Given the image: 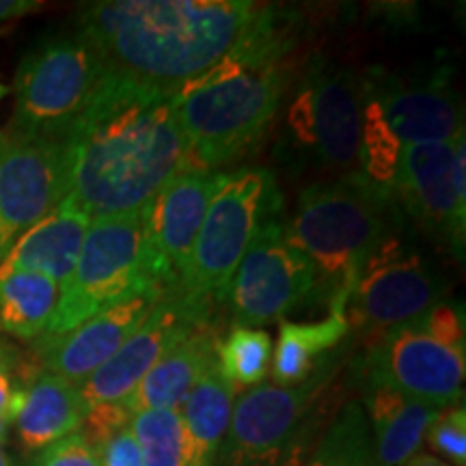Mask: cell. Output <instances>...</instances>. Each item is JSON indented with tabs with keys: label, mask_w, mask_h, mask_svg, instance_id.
<instances>
[{
	"label": "cell",
	"mask_w": 466,
	"mask_h": 466,
	"mask_svg": "<svg viewBox=\"0 0 466 466\" xmlns=\"http://www.w3.org/2000/svg\"><path fill=\"white\" fill-rule=\"evenodd\" d=\"M5 96H7V86H5V85H0V100H3Z\"/></svg>",
	"instance_id": "cell-37"
},
{
	"label": "cell",
	"mask_w": 466,
	"mask_h": 466,
	"mask_svg": "<svg viewBox=\"0 0 466 466\" xmlns=\"http://www.w3.org/2000/svg\"><path fill=\"white\" fill-rule=\"evenodd\" d=\"M313 264L291 247L277 217L259 227L258 236L233 275L225 300L236 326L258 329L279 322L316 299Z\"/></svg>",
	"instance_id": "cell-11"
},
{
	"label": "cell",
	"mask_w": 466,
	"mask_h": 466,
	"mask_svg": "<svg viewBox=\"0 0 466 466\" xmlns=\"http://www.w3.org/2000/svg\"><path fill=\"white\" fill-rule=\"evenodd\" d=\"M248 0H104L74 31L116 78L175 93L227 55L259 14Z\"/></svg>",
	"instance_id": "cell-2"
},
{
	"label": "cell",
	"mask_w": 466,
	"mask_h": 466,
	"mask_svg": "<svg viewBox=\"0 0 466 466\" xmlns=\"http://www.w3.org/2000/svg\"><path fill=\"white\" fill-rule=\"evenodd\" d=\"M305 466H380L360 401L343 404Z\"/></svg>",
	"instance_id": "cell-26"
},
{
	"label": "cell",
	"mask_w": 466,
	"mask_h": 466,
	"mask_svg": "<svg viewBox=\"0 0 466 466\" xmlns=\"http://www.w3.org/2000/svg\"><path fill=\"white\" fill-rule=\"evenodd\" d=\"M67 199L93 220L138 212L188 168V147L173 115V93L106 72L66 137Z\"/></svg>",
	"instance_id": "cell-1"
},
{
	"label": "cell",
	"mask_w": 466,
	"mask_h": 466,
	"mask_svg": "<svg viewBox=\"0 0 466 466\" xmlns=\"http://www.w3.org/2000/svg\"><path fill=\"white\" fill-rule=\"evenodd\" d=\"M346 313L330 311L319 322H281L277 348H272L270 374L279 387L305 382L318 370V360L350 333Z\"/></svg>",
	"instance_id": "cell-23"
},
{
	"label": "cell",
	"mask_w": 466,
	"mask_h": 466,
	"mask_svg": "<svg viewBox=\"0 0 466 466\" xmlns=\"http://www.w3.org/2000/svg\"><path fill=\"white\" fill-rule=\"evenodd\" d=\"M360 86L378 102L401 147L451 143L464 137L462 104L442 74L415 85L371 74L360 80Z\"/></svg>",
	"instance_id": "cell-17"
},
{
	"label": "cell",
	"mask_w": 466,
	"mask_h": 466,
	"mask_svg": "<svg viewBox=\"0 0 466 466\" xmlns=\"http://www.w3.org/2000/svg\"><path fill=\"white\" fill-rule=\"evenodd\" d=\"M67 195L66 138L0 132V259Z\"/></svg>",
	"instance_id": "cell-12"
},
{
	"label": "cell",
	"mask_w": 466,
	"mask_h": 466,
	"mask_svg": "<svg viewBox=\"0 0 466 466\" xmlns=\"http://www.w3.org/2000/svg\"><path fill=\"white\" fill-rule=\"evenodd\" d=\"M212 305L214 302L186 294L182 288H168L115 357L78 384L86 406L124 404L168 350L192 330L212 322Z\"/></svg>",
	"instance_id": "cell-15"
},
{
	"label": "cell",
	"mask_w": 466,
	"mask_h": 466,
	"mask_svg": "<svg viewBox=\"0 0 466 466\" xmlns=\"http://www.w3.org/2000/svg\"><path fill=\"white\" fill-rule=\"evenodd\" d=\"M165 288L130 296L78 324L63 335H42L35 339L33 354L39 367L74 384H83L91 374L115 357V352L145 322L151 309L165 296Z\"/></svg>",
	"instance_id": "cell-16"
},
{
	"label": "cell",
	"mask_w": 466,
	"mask_h": 466,
	"mask_svg": "<svg viewBox=\"0 0 466 466\" xmlns=\"http://www.w3.org/2000/svg\"><path fill=\"white\" fill-rule=\"evenodd\" d=\"M391 203L434 242L464 253L466 238V147L451 143L406 145L391 186Z\"/></svg>",
	"instance_id": "cell-10"
},
{
	"label": "cell",
	"mask_w": 466,
	"mask_h": 466,
	"mask_svg": "<svg viewBox=\"0 0 466 466\" xmlns=\"http://www.w3.org/2000/svg\"><path fill=\"white\" fill-rule=\"evenodd\" d=\"M218 341L217 330L209 322L168 350L124 401L130 415L143 410H179L190 389L217 363Z\"/></svg>",
	"instance_id": "cell-20"
},
{
	"label": "cell",
	"mask_w": 466,
	"mask_h": 466,
	"mask_svg": "<svg viewBox=\"0 0 466 466\" xmlns=\"http://www.w3.org/2000/svg\"><path fill=\"white\" fill-rule=\"evenodd\" d=\"M217 365L233 387H250L264 380L272 365V339L266 330L233 326L218 341Z\"/></svg>",
	"instance_id": "cell-28"
},
{
	"label": "cell",
	"mask_w": 466,
	"mask_h": 466,
	"mask_svg": "<svg viewBox=\"0 0 466 466\" xmlns=\"http://www.w3.org/2000/svg\"><path fill=\"white\" fill-rule=\"evenodd\" d=\"M398 220L360 268L346 307L350 326H371L387 333L417 322L441 305L445 283L439 270L410 244Z\"/></svg>",
	"instance_id": "cell-9"
},
{
	"label": "cell",
	"mask_w": 466,
	"mask_h": 466,
	"mask_svg": "<svg viewBox=\"0 0 466 466\" xmlns=\"http://www.w3.org/2000/svg\"><path fill=\"white\" fill-rule=\"evenodd\" d=\"M294 42L291 26L261 5L227 55L173 93L188 168L218 171L258 147L289 89Z\"/></svg>",
	"instance_id": "cell-3"
},
{
	"label": "cell",
	"mask_w": 466,
	"mask_h": 466,
	"mask_svg": "<svg viewBox=\"0 0 466 466\" xmlns=\"http://www.w3.org/2000/svg\"><path fill=\"white\" fill-rule=\"evenodd\" d=\"M233 400H236V387L220 374L218 365L214 363L179 406V415L192 442L212 464L229 430Z\"/></svg>",
	"instance_id": "cell-24"
},
{
	"label": "cell",
	"mask_w": 466,
	"mask_h": 466,
	"mask_svg": "<svg viewBox=\"0 0 466 466\" xmlns=\"http://www.w3.org/2000/svg\"><path fill=\"white\" fill-rule=\"evenodd\" d=\"M89 227L91 218L66 197L48 217L17 238L0 259V279L33 272L52 279L63 289L72 277Z\"/></svg>",
	"instance_id": "cell-19"
},
{
	"label": "cell",
	"mask_w": 466,
	"mask_h": 466,
	"mask_svg": "<svg viewBox=\"0 0 466 466\" xmlns=\"http://www.w3.org/2000/svg\"><path fill=\"white\" fill-rule=\"evenodd\" d=\"M86 412L89 406L78 384L48 371H39L22 389L20 408L14 421L22 445L31 451H39L50 442L78 432Z\"/></svg>",
	"instance_id": "cell-22"
},
{
	"label": "cell",
	"mask_w": 466,
	"mask_h": 466,
	"mask_svg": "<svg viewBox=\"0 0 466 466\" xmlns=\"http://www.w3.org/2000/svg\"><path fill=\"white\" fill-rule=\"evenodd\" d=\"M143 466H212L186 430L179 410H143L132 417Z\"/></svg>",
	"instance_id": "cell-25"
},
{
	"label": "cell",
	"mask_w": 466,
	"mask_h": 466,
	"mask_svg": "<svg viewBox=\"0 0 466 466\" xmlns=\"http://www.w3.org/2000/svg\"><path fill=\"white\" fill-rule=\"evenodd\" d=\"M363 91V86H360ZM401 143L391 126L384 119L376 100L363 91L360 106V145H359V171L374 188L391 195V186L398 173Z\"/></svg>",
	"instance_id": "cell-27"
},
{
	"label": "cell",
	"mask_w": 466,
	"mask_h": 466,
	"mask_svg": "<svg viewBox=\"0 0 466 466\" xmlns=\"http://www.w3.org/2000/svg\"><path fill=\"white\" fill-rule=\"evenodd\" d=\"M0 466H11V460L7 456V451H5L3 442H0Z\"/></svg>",
	"instance_id": "cell-35"
},
{
	"label": "cell",
	"mask_w": 466,
	"mask_h": 466,
	"mask_svg": "<svg viewBox=\"0 0 466 466\" xmlns=\"http://www.w3.org/2000/svg\"><path fill=\"white\" fill-rule=\"evenodd\" d=\"M333 376L324 365L294 387L264 384L233 404L229 430L220 445V466H275L299 439L318 395Z\"/></svg>",
	"instance_id": "cell-13"
},
{
	"label": "cell",
	"mask_w": 466,
	"mask_h": 466,
	"mask_svg": "<svg viewBox=\"0 0 466 466\" xmlns=\"http://www.w3.org/2000/svg\"><path fill=\"white\" fill-rule=\"evenodd\" d=\"M97 451H100L102 466H143L141 450L130 425L104 441Z\"/></svg>",
	"instance_id": "cell-32"
},
{
	"label": "cell",
	"mask_w": 466,
	"mask_h": 466,
	"mask_svg": "<svg viewBox=\"0 0 466 466\" xmlns=\"http://www.w3.org/2000/svg\"><path fill=\"white\" fill-rule=\"evenodd\" d=\"M220 177L223 171L184 168L145 206L151 244L177 288L188 277L197 236Z\"/></svg>",
	"instance_id": "cell-18"
},
{
	"label": "cell",
	"mask_w": 466,
	"mask_h": 466,
	"mask_svg": "<svg viewBox=\"0 0 466 466\" xmlns=\"http://www.w3.org/2000/svg\"><path fill=\"white\" fill-rule=\"evenodd\" d=\"M360 406L380 466H404L421 450L428 428L445 410L370 382H365Z\"/></svg>",
	"instance_id": "cell-21"
},
{
	"label": "cell",
	"mask_w": 466,
	"mask_h": 466,
	"mask_svg": "<svg viewBox=\"0 0 466 466\" xmlns=\"http://www.w3.org/2000/svg\"><path fill=\"white\" fill-rule=\"evenodd\" d=\"M37 9L39 3H35V0H0V22L14 20V17L26 15Z\"/></svg>",
	"instance_id": "cell-33"
},
{
	"label": "cell",
	"mask_w": 466,
	"mask_h": 466,
	"mask_svg": "<svg viewBox=\"0 0 466 466\" xmlns=\"http://www.w3.org/2000/svg\"><path fill=\"white\" fill-rule=\"evenodd\" d=\"M104 78L102 56L76 31L44 39L26 52L15 72L9 132L31 138H66Z\"/></svg>",
	"instance_id": "cell-6"
},
{
	"label": "cell",
	"mask_w": 466,
	"mask_h": 466,
	"mask_svg": "<svg viewBox=\"0 0 466 466\" xmlns=\"http://www.w3.org/2000/svg\"><path fill=\"white\" fill-rule=\"evenodd\" d=\"M177 288L147 231L145 208L93 220L78 261L44 335H63L115 302L147 289Z\"/></svg>",
	"instance_id": "cell-5"
},
{
	"label": "cell",
	"mask_w": 466,
	"mask_h": 466,
	"mask_svg": "<svg viewBox=\"0 0 466 466\" xmlns=\"http://www.w3.org/2000/svg\"><path fill=\"white\" fill-rule=\"evenodd\" d=\"M417 324L434 339L464 348V322L453 307L441 302V305L430 309L421 319H417Z\"/></svg>",
	"instance_id": "cell-31"
},
{
	"label": "cell",
	"mask_w": 466,
	"mask_h": 466,
	"mask_svg": "<svg viewBox=\"0 0 466 466\" xmlns=\"http://www.w3.org/2000/svg\"><path fill=\"white\" fill-rule=\"evenodd\" d=\"M360 80L337 63L311 58L289 100L285 127L296 149L311 156L324 171H359Z\"/></svg>",
	"instance_id": "cell-8"
},
{
	"label": "cell",
	"mask_w": 466,
	"mask_h": 466,
	"mask_svg": "<svg viewBox=\"0 0 466 466\" xmlns=\"http://www.w3.org/2000/svg\"><path fill=\"white\" fill-rule=\"evenodd\" d=\"M31 466H102V462L97 447L91 445L86 436L78 430V432L50 442L48 447L39 450Z\"/></svg>",
	"instance_id": "cell-30"
},
{
	"label": "cell",
	"mask_w": 466,
	"mask_h": 466,
	"mask_svg": "<svg viewBox=\"0 0 466 466\" xmlns=\"http://www.w3.org/2000/svg\"><path fill=\"white\" fill-rule=\"evenodd\" d=\"M425 436H428L430 447L442 458L458 466L466 464V410L462 406L441 410Z\"/></svg>",
	"instance_id": "cell-29"
},
{
	"label": "cell",
	"mask_w": 466,
	"mask_h": 466,
	"mask_svg": "<svg viewBox=\"0 0 466 466\" xmlns=\"http://www.w3.org/2000/svg\"><path fill=\"white\" fill-rule=\"evenodd\" d=\"M464 376V348L434 339L417 322L387 330L363 360L365 382L436 408L458 406Z\"/></svg>",
	"instance_id": "cell-14"
},
{
	"label": "cell",
	"mask_w": 466,
	"mask_h": 466,
	"mask_svg": "<svg viewBox=\"0 0 466 466\" xmlns=\"http://www.w3.org/2000/svg\"><path fill=\"white\" fill-rule=\"evenodd\" d=\"M279 208L281 195L268 168L238 167L223 173L192 250L182 285L186 294L223 302L250 242L266 220L277 217Z\"/></svg>",
	"instance_id": "cell-7"
},
{
	"label": "cell",
	"mask_w": 466,
	"mask_h": 466,
	"mask_svg": "<svg viewBox=\"0 0 466 466\" xmlns=\"http://www.w3.org/2000/svg\"><path fill=\"white\" fill-rule=\"evenodd\" d=\"M391 195L360 173L307 186L283 231L316 270V299L346 313L365 259L398 220Z\"/></svg>",
	"instance_id": "cell-4"
},
{
	"label": "cell",
	"mask_w": 466,
	"mask_h": 466,
	"mask_svg": "<svg viewBox=\"0 0 466 466\" xmlns=\"http://www.w3.org/2000/svg\"><path fill=\"white\" fill-rule=\"evenodd\" d=\"M7 425H9L7 419H5L3 415H0V442H3L5 434H7Z\"/></svg>",
	"instance_id": "cell-36"
},
{
	"label": "cell",
	"mask_w": 466,
	"mask_h": 466,
	"mask_svg": "<svg viewBox=\"0 0 466 466\" xmlns=\"http://www.w3.org/2000/svg\"><path fill=\"white\" fill-rule=\"evenodd\" d=\"M404 466H450V464L442 462L441 458L432 456V453H421V451H419L410 460H408Z\"/></svg>",
	"instance_id": "cell-34"
}]
</instances>
